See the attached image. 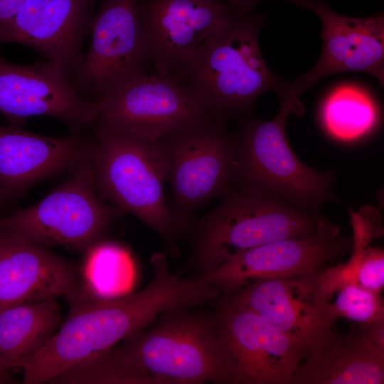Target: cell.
Listing matches in <instances>:
<instances>
[{
  "label": "cell",
  "mask_w": 384,
  "mask_h": 384,
  "mask_svg": "<svg viewBox=\"0 0 384 384\" xmlns=\"http://www.w3.org/2000/svg\"><path fill=\"white\" fill-rule=\"evenodd\" d=\"M153 276L142 289L101 298L81 284L67 301L70 311L46 346L21 369L23 384L49 383L73 365L108 351L165 313L213 304L218 291L200 275L182 278L171 272L166 257L154 254Z\"/></svg>",
  "instance_id": "6da1fadb"
},
{
  "label": "cell",
  "mask_w": 384,
  "mask_h": 384,
  "mask_svg": "<svg viewBox=\"0 0 384 384\" xmlns=\"http://www.w3.org/2000/svg\"><path fill=\"white\" fill-rule=\"evenodd\" d=\"M384 350L360 324L347 334L332 325L305 351L291 384H383Z\"/></svg>",
  "instance_id": "ffe728a7"
},
{
  "label": "cell",
  "mask_w": 384,
  "mask_h": 384,
  "mask_svg": "<svg viewBox=\"0 0 384 384\" xmlns=\"http://www.w3.org/2000/svg\"><path fill=\"white\" fill-rule=\"evenodd\" d=\"M95 112L96 102L82 95L51 61L21 65L0 57V113L9 119L50 116L76 132L92 126Z\"/></svg>",
  "instance_id": "5bb4252c"
},
{
  "label": "cell",
  "mask_w": 384,
  "mask_h": 384,
  "mask_svg": "<svg viewBox=\"0 0 384 384\" xmlns=\"http://www.w3.org/2000/svg\"><path fill=\"white\" fill-rule=\"evenodd\" d=\"M29 0H0V25L10 19Z\"/></svg>",
  "instance_id": "83f0119b"
},
{
  "label": "cell",
  "mask_w": 384,
  "mask_h": 384,
  "mask_svg": "<svg viewBox=\"0 0 384 384\" xmlns=\"http://www.w3.org/2000/svg\"><path fill=\"white\" fill-rule=\"evenodd\" d=\"M80 284L72 263L0 228V309L48 299L67 300Z\"/></svg>",
  "instance_id": "e0dca14e"
},
{
  "label": "cell",
  "mask_w": 384,
  "mask_h": 384,
  "mask_svg": "<svg viewBox=\"0 0 384 384\" xmlns=\"http://www.w3.org/2000/svg\"><path fill=\"white\" fill-rule=\"evenodd\" d=\"M63 137L0 127V192L14 193L38 181L74 170L93 156L95 140L77 133Z\"/></svg>",
  "instance_id": "d6986e66"
},
{
  "label": "cell",
  "mask_w": 384,
  "mask_h": 384,
  "mask_svg": "<svg viewBox=\"0 0 384 384\" xmlns=\"http://www.w3.org/2000/svg\"><path fill=\"white\" fill-rule=\"evenodd\" d=\"M119 212L97 193L92 156L43 199L0 219V228L44 247L61 245L85 252L100 240Z\"/></svg>",
  "instance_id": "ba28073f"
},
{
  "label": "cell",
  "mask_w": 384,
  "mask_h": 384,
  "mask_svg": "<svg viewBox=\"0 0 384 384\" xmlns=\"http://www.w3.org/2000/svg\"><path fill=\"white\" fill-rule=\"evenodd\" d=\"M87 281L82 285L92 294L101 298H114L127 288L132 272V262L128 252L121 245L112 242L97 241L86 251ZM129 285V284H128Z\"/></svg>",
  "instance_id": "d4e9b609"
},
{
  "label": "cell",
  "mask_w": 384,
  "mask_h": 384,
  "mask_svg": "<svg viewBox=\"0 0 384 384\" xmlns=\"http://www.w3.org/2000/svg\"><path fill=\"white\" fill-rule=\"evenodd\" d=\"M95 0H29L0 25V43L34 49L71 79L84 58Z\"/></svg>",
  "instance_id": "9a60e30c"
},
{
  "label": "cell",
  "mask_w": 384,
  "mask_h": 384,
  "mask_svg": "<svg viewBox=\"0 0 384 384\" xmlns=\"http://www.w3.org/2000/svg\"><path fill=\"white\" fill-rule=\"evenodd\" d=\"M360 325L365 329L370 339L384 350V319Z\"/></svg>",
  "instance_id": "4316f807"
},
{
  "label": "cell",
  "mask_w": 384,
  "mask_h": 384,
  "mask_svg": "<svg viewBox=\"0 0 384 384\" xmlns=\"http://www.w3.org/2000/svg\"><path fill=\"white\" fill-rule=\"evenodd\" d=\"M351 240L339 227L323 217L310 236L288 238L241 252L198 274L222 295L270 279L321 272L351 250Z\"/></svg>",
  "instance_id": "30bf717a"
},
{
  "label": "cell",
  "mask_w": 384,
  "mask_h": 384,
  "mask_svg": "<svg viewBox=\"0 0 384 384\" xmlns=\"http://www.w3.org/2000/svg\"><path fill=\"white\" fill-rule=\"evenodd\" d=\"M91 43L72 79L91 101L138 77L150 63L139 0H102L90 28Z\"/></svg>",
  "instance_id": "9c48e42d"
},
{
  "label": "cell",
  "mask_w": 384,
  "mask_h": 384,
  "mask_svg": "<svg viewBox=\"0 0 384 384\" xmlns=\"http://www.w3.org/2000/svg\"><path fill=\"white\" fill-rule=\"evenodd\" d=\"M308 88L299 77L285 82L277 92L279 110L272 119H240L233 183L264 188L297 207L318 210L332 198L334 174L303 164L292 150L285 129L289 115L304 114L300 97Z\"/></svg>",
  "instance_id": "5b68a950"
},
{
  "label": "cell",
  "mask_w": 384,
  "mask_h": 384,
  "mask_svg": "<svg viewBox=\"0 0 384 384\" xmlns=\"http://www.w3.org/2000/svg\"><path fill=\"white\" fill-rule=\"evenodd\" d=\"M169 311L107 351L118 384H230L215 314Z\"/></svg>",
  "instance_id": "7a4b0ae2"
},
{
  "label": "cell",
  "mask_w": 384,
  "mask_h": 384,
  "mask_svg": "<svg viewBox=\"0 0 384 384\" xmlns=\"http://www.w3.org/2000/svg\"><path fill=\"white\" fill-rule=\"evenodd\" d=\"M220 203L190 225L188 267L201 274L272 242L314 234L324 217L250 184L232 183Z\"/></svg>",
  "instance_id": "277c9868"
},
{
  "label": "cell",
  "mask_w": 384,
  "mask_h": 384,
  "mask_svg": "<svg viewBox=\"0 0 384 384\" xmlns=\"http://www.w3.org/2000/svg\"><path fill=\"white\" fill-rule=\"evenodd\" d=\"M265 15L237 10L232 21L175 77L210 113L227 121L247 118L257 98L284 82L267 65L259 43Z\"/></svg>",
  "instance_id": "3957f363"
},
{
  "label": "cell",
  "mask_w": 384,
  "mask_h": 384,
  "mask_svg": "<svg viewBox=\"0 0 384 384\" xmlns=\"http://www.w3.org/2000/svg\"><path fill=\"white\" fill-rule=\"evenodd\" d=\"M150 63L171 76L234 18L237 9L218 0H139Z\"/></svg>",
  "instance_id": "4fadbf2b"
},
{
  "label": "cell",
  "mask_w": 384,
  "mask_h": 384,
  "mask_svg": "<svg viewBox=\"0 0 384 384\" xmlns=\"http://www.w3.org/2000/svg\"><path fill=\"white\" fill-rule=\"evenodd\" d=\"M313 11L322 24L320 56L314 66L300 78L309 87L331 75L362 72L384 85V16L350 17L334 11L317 0Z\"/></svg>",
  "instance_id": "ac0fdd59"
},
{
  "label": "cell",
  "mask_w": 384,
  "mask_h": 384,
  "mask_svg": "<svg viewBox=\"0 0 384 384\" xmlns=\"http://www.w3.org/2000/svg\"><path fill=\"white\" fill-rule=\"evenodd\" d=\"M208 112L175 77L147 74L97 100L91 127L159 139Z\"/></svg>",
  "instance_id": "8fae6325"
},
{
  "label": "cell",
  "mask_w": 384,
  "mask_h": 384,
  "mask_svg": "<svg viewBox=\"0 0 384 384\" xmlns=\"http://www.w3.org/2000/svg\"><path fill=\"white\" fill-rule=\"evenodd\" d=\"M226 122L208 112L159 139L172 191L171 208L186 233L193 212L223 196L233 181L238 136Z\"/></svg>",
  "instance_id": "52a82bcc"
},
{
  "label": "cell",
  "mask_w": 384,
  "mask_h": 384,
  "mask_svg": "<svg viewBox=\"0 0 384 384\" xmlns=\"http://www.w3.org/2000/svg\"><path fill=\"white\" fill-rule=\"evenodd\" d=\"M379 117L374 99L363 88L343 84L326 97L321 118L326 132L334 138L349 142L370 132Z\"/></svg>",
  "instance_id": "603a6c76"
},
{
  "label": "cell",
  "mask_w": 384,
  "mask_h": 384,
  "mask_svg": "<svg viewBox=\"0 0 384 384\" xmlns=\"http://www.w3.org/2000/svg\"><path fill=\"white\" fill-rule=\"evenodd\" d=\"M61 321L56 299L0 309V356L11 369L22 368L50 341Z\"/></svg>",
  "instance_id": "44dd1931"
},
{
  "label": "cell",
  "mask_w": 384,
  "mask_h": 384,
  "mask_svg": "<svg viewBox=\"0 0 384 384\" xmlns=\"http://www.w3.org/2000/svg\"><path fill=\"white\" fill-rule=\"evenodd\" d=\"M225 3L233 6L235 9L243 12H250L255 9L256 6L265 0H225ZM294 4L299 7L311 9L317 0H282Z\"/></svg>",
  "instance_id": "484cf974"
},
{
  "label": "cell",
  "mask_w": 384,
  "mask_h": 384,
  "mask_svg": "<svg viewBox=\"0 0 384 384\" xmlns=\"http://www.w3.org/2000/svg\"><path fill=\"white\" fill-rule=\"evenodd\" d=\"M93 165L100 197L129 212L173 243L186 233L167 203L165 164L159 139L95 129Z\"/></svg>",
  "instance_id": "8992f818"
},
{
  "label": "cell",
  "mask_w": 384,
  "mask_h": 384,
  "mask_svg": "<svg viewBox=\"0 0 384 384\" xmlns=\"http://www.w3.org/2000/svg\"><path fill=\"white\" fill-rule=\"evenodd\" d=\"M11 370L8 363L0 356V383L11 381L9 372Z\"/></svg>",
  "instance_id": "f1b7e54d"
},
{
  "label": "cell",
  "mask_w": 384,
  "mask_h": 384,
  "mask_svg": "<svg viewBox=\"0 0 384 384\" xmlns=\"http://www.w3.org/2000/svg\"><path fill=\"white\" fill-rule=\"evenodd\" d=\"M320 282L327 303V321L345 319L366 324L384 319V302L380 294L366 289L354 282L333 277L324 270Z\"/></svg>",
  "instance_id": "cb8c5ba5"
},
{
  "label": "cell",
  "mask_w": 384,
  "mask_h": 384,
  "mask_svg": "<svg viewBox=\"0 0 384 384\" xmlns=\"http://www.w3.org/2000/svg\"><path fill=\"white\" fill-rule=\"evenodd\" d=\"M3 201V194L0 192V206Z\"/></svg>",
  "instance_id": "f546056e"
},
{
  "label": "cell",
  "mask_w": 384,
  "mask_h": 384,
  "mask_svg": "<svg viewBox=\"0 0 384 384\" xmlns=\"http://www.w3.org/2000/svg\"><path fill=\"white\" fill-rule=\"evenodd\" d=\"M353 230L351 256L345 263L329 266L327 271L334 277L356 282L370 291L381 294L384 287V251L371 245L374 238L383 234L380 212L373 206H365L358 211H350Z\"/></svg>",
  "instance_id": "7402d4cb"
},
{
  "label": "cell",
  "mask_w": 384,
  "mask_h": 384,
  "mask_svg": "<svg viewBox=\"0 0 384 384\" xmlns=\"http://www.w3.org/2000/svg\"><path fill=\"white\" fill-rule=\"evenodd\" d=\"M215 304L230 384H291L304 348L246 308L221 297Z\"/></svg>",
  "instance_id": "7c38bea8"
},
{
  "label": "cell",
  "mask_w": 384,
  "mask_h": 384,
  "mask_svg": "<svg viewBox=\"0 0 384 384\" xmlns=\"http://www.w3.org/2000/svg\"><path fill=\"white\" fill-rule=\"evenodd\" d=\"M320 273L261 280L220 297L253 311L306 351L332 325Z\"/></svg>",
  "instance_id": "2e32d148"
}]
</instances>
